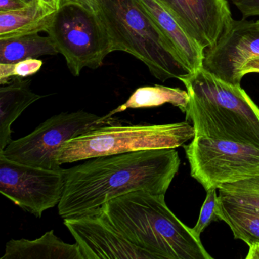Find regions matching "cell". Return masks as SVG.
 <instances>
[{
	"label": "cell",
	"instance_id": "cell-1",
	"mask_svg": "<svg viewBox=\"0 0 259 259\" xmlns=\"http://www.w3.org/2000/svg\"><path fill=\"white\" fill-rule=\"evenodd\" d=\"M180 166L176 148L88 159L65 169L59 215L68 219L95 213L110 200L136 191L166 195Z\"/></svg>",
	"mask_w": 259,
	"mask_h": 259
},
{
	"label": "cell",
	"instance_id": "cell-2",
	"mask_svg": "<svg viewBox=\"0 0 259 259\" xmlns=\"http://www.w3.org/2000/svg\"><path fill=\"white\" fill-rule=\"evenodd\" d=\"M100 212L128 240L154 259L213 258L200 236L171 211L165 195L130 192L110 200Z\"/></svg>",
	"mask_w": 259,
	"mask_h": 259
},
{
	"label": "cell",
	"instance_id": "cell-3",
	"mask_svg": "<svg viewBox=\"0 0 259 259\" xmlns=\"http://www.w3.org/2000/svg\"><path fill=\"white\" fill-rule=\"evenodd\" d=\"M189 96L186 121L195 137L230 141L259 148V107L241 85L204 67L181 80Z\"/></svg>",
	"mask_w": 259,
	"mask_h": 259
},
{
	"label": "cell",
	"instance_id": "cell-4",
	"mask_svg": "<svg viewBox=\"0 0 259 259\" xmlns=\"http://www.w3.org/2000/svg\"><path fill=\"white\" fill-rule=\"evenodd\" d=\"M98 16L108 32L113 51L128 53L142 61L161 81H181L191 72L170 40L138 0H99Z\"/></svg>",
	"mask_w": 259,
	"mask_h": 259
},
{
	"label": "cell",
	"instance_id": "cell-5",
	"mask_svg": "<svg viewBox=\"0 0 259 259\" xmlns=\"http://www.w3.org/2000/svg\"><path fill=\"white\" fill-rule=\"evenodd\" d=\"M195 136L188 121L159 125H108L72 138L57 152V163L82 161L95 157L146 150L177 148Z\"/></svg>",
	"mask_w": 259,
	"mask_h": 259
},
{
	"label": "cell",
	"instance_id": "cell-6",
	"mask_svg": "<svg viewBox=\"0 0 259 259\" xmlns=\"http://www.w3.org/2000/svg\"><path fill=\"white\" fill-rule=\"evenodd\" d=\"M46 32L74 76L84 68L101 67L113 52L110 36L98 14L76 4L60 7Z\"/></svg>",
	"mask_w": 259,
	"mask_h": 259
},
{
	"label": "cell",
	"instance_id": "cell-7",
	"mask_svg": "<svg viewBox=\"0 0 259 259\" xmlns=\"http://www.w3.org/2000/svg\"><path fill=\"white\" fill-rule=\"evenodd\" d=\"M113 121L84 110L61 113L47 119L28 136L12 140L0 155L27 166L60 170L63 168L57 163V152L65 142Z\"/></svg>",
	"mask_w": 259,
	"mask_h": 259
},
{
	"label": "cell",
	"instance_id": "cell-8",
	"mask_svg": "<svg viewBox=\"0 0 259 259\" xmlns=\"http://www.w3.org/2000/svg\"><path fill=\"white\" fill-rule=\"evenodd\" d=\"M183 147L191 177L206 191L259 176L257 147L202 137Z\"/></svg>",
	"mask_w": 259,
	"mask_h": 259
},
{
	"label": "cell",
	"instance_id": "cell-9",
	"mask_svg": "<svg viewBox=\"0 0 259 259\" xmlns=\"http://www.w3.org/2000/svg\"><path fill=\"white\" fill-rule=\"evenodd\" d=\"M65 179V169L34 167L0 155V192L36 218L60 204Z\"/></svg>",
	"mask_w": 259,
	"mask_h": 259
},
{
	"label": "cell",
	"instance_id": "cell-10",
	"mask_svg": "<svg viewBox=\"0 0 259 259\" xmlns=\"http://www.w3.org/2000/svg\"><path fill=\"white\" fill-rule=\"evenodd\" d=\"M84 259H154L132 243L101 212L64 219Z\"/></svg>",
	"mask_w": 259,
	"mask_h": 259
},
{
	"label": "cell",
	"instance_id": "cell-11",
	"mask_svg": "<svg viewBox=\"0 0 259 259\" xmlns=\"http://www.w3.org/2000/svg\"><path fill=\"white\" fill-rule=\"evenodd\" d=\"M259 57V24L233 19L214 48L205 51L203 67L224 81L240 85L242 66Z\"/></svg>",
	"mask_w": 259,
	"mask_h": 259
},
{
	"label": "cell",
	"instance_id": "cell-12",
	"mask_svg": "<svg viewBox=\"0 0 259 259\" xmlns=\"http://www.w3.org/2000/svg\"><path fill=\"white\" fill-rule=\"evenodd\" d=\"M203 48L216 46L233 22L228 0H156Z\"/></svg>",
	"mask_w": 259,
	"mask_h": 259
},
{
	"label": "cell",
	"instance_id": "cell-13",
	"mask_svg": "<svg viewBox=\"0 0 259 259\" xmlns=\"http://www.w3.org/2000/svg\"><path fill=\"white\" fill-rule=\"evenodd\" d=\"M138 2L175 47L191 73L201 69L205 50L156 0H138Z\"/></svg>",
	"mask_w": 259,
	"mask_h": 259
},
{
	"label": "cell",
	"instance_id": "cell-14",
	"mask_svg": "<svg viewBox=\"0 0 259 259\" xmlns=\"http://www.w3.org/2000/svg\"><path fill=\"white\" fill-rule=\"evenodd\" d=\"M0 259H84L77 242L66 243L56 236L54 230L34 240L12 239Z\"/></svg>",
	"mask_w": 259,
	"mask_h": 259
},
{
	"label": "cell",
	"instance_id": "cell-15",
	"mask_svg": "<svg viewBox=\"0 0 259 259\" xmlns=\"http://www.w3.org/2000/svg\"><path fill=\"white\" fill-rule=\"evenodd\" d=\"M15 78L0 88V151L12 141L13 122L33 103L44 96L31 91V80Z\"/></svg>",
	"mask_w": 259,
	"mask_h": 259
},
{
	"label": "cell",
	"instance_id": "cell-16",
	"mask_svg": "<svg viewBox=\"0 0 259 259\" xmlns=\"http://www.w3.org/2000/svg\"><path fill=\"white\" fill-rule=\"evenodd\" d=\"M56 12L37 2L22 10L0 12V39L46 32Z\"/></svg>",
	"mask_w": 259,
	"mask_h": 259
},
{
	"label": "cell",
	"instance_id": "cell-17",
	"mask_svg": "<svg viewBox=\"0 0 259 259\" xmlns=\"http://www.w3.org/2000/svg\"><path fill=\"white\" fill-rule=\"evenodd\" d=\"M218 215L233 232L235 239L248 246L259 244V208L218 196Z\"/></svg>",
	"mask_w": 259,
	"mask_h": 259
},
{
	"label": "cell",
	"instance_id": "cell-18",
	"mask_svg": "<svg viewBox=\"0 0 259 259\" xmlns=\"http://www.w3.org/2000/svg\"><path fill=\"white\" fill-rule=\"evenodd\" d=\"M189 96L187 91L179 88H169L155 84L136 89L124 104H121L108 114L106 119H111L113 115L122 113L128 109L151 108L170 104L186 113Z\"/></svg>",
	"mask_w": 259,
	"mask_h": 259
},
{
	"label": "cell",
	"instance_id": "cell-19",
	"mask_svg": "<svg viewBox=\"0 0 259 259\" xmlns=\"http://www.w3.org/2000/svg\"><path fill=\"white\" fill-rule=\"evenodd\" d=\"M58 54L51 39L39 34L0 39V63L3 64Z\"/></svg>",
	"mask_w": 259,
	"mask_h": 259
},
{
	"label": "cell",
	"instance_id": "cell-20",
	"mask_svg": "<svg viewBox=\"0 0 259 259\" xmlns=\"http://www.w3.org/2000/svg\"><path fill=\"white\" fill-rule=\"evenodd\" d=\"M218 190L220 198L259 208V176L222 185Z\"/></svg>",
	"mask_w": 259,
	"mask_h": 259
},
{
	"label": "cell",
	"instance_id": "cell-21",
	"mask_svg": "<svg viewBox=\"0 0 259 259\" xmlns=\"http://www.w3.org/2000/svg\"><path fill=\"white\" fill-rule=\"evenodd\" d=\"M43 62L38 59H29L11 64L0 63V84H8L12 78H27L41 69Z\"/></svg>",
	"mask_w": 259,
	"mask_h": 259
},
{
	"label": "cell",
	"instance_id": "cell-22",
	"mask_svg": "<svg viewBox=\"0 0 259 259\" xmlns=\"http://www.w3.org/2000/svg\"><path fill=\"white\" fill-rule=\"evenodd\" d=\"M215 188L206 191L205 200L203 203L200 212L199 218L195 227L192 228L194 233L200 236L201 233L211 224L213 221H220L218 215V195Z\"/></svg>",
	"mask_w": 259,
	"mask_h": 259
},
{
	"label": "cell",
	"instance_id": "cell-23",
	"mask_svg": "<svg viewBox=\"0 0 259 259\" xmlns=\"http://www.w3.org/2000/svg\"><path fill=\"white\" fill-rule=\"evenodd\" d=\"M238 9L243 19L259 16V0H230Z\"/></svg>",
	"mask_w": 259,
	"mask_h": 259
},
{
	"label": "cell",
	"instance_id": "cell-24",
	"mask_svg": "<svg viewBox=\"0 0 259 259\" xmlns=\"http://www.w3.org/2000/svg\"><path fill=\"white\" fill-rule=\"evenodd\" d=\"M35 0H0V12H11L27 8Z\"/></svg>",
	"mask_w": 259,
	"mask_h": 259
},
{
	"label": "cell",
	"instance_id": "cell-25",
	"mask_svg": "<svg viewBox=\"0 0 259 259\" xmlns=\"http://www.w3.org/2000/svg\"><path fill=\"white\" fill-rule=\"evenodd\" d=\"M67 4H76L81 6L91 11L98 14L101 5L99 0H60V7Z\"/></svg>",
	"mask_w": 259,
	"mask_h": 259
},
{
	"label": "cell",
	"instance_id": "cell-26",
	"mask_svg": "<svg viewBox=\"0 0 259 259\" xmlns=\"http://www.w3.org/2000/svg\"><path fill=\"white\" fill-rule=\"evenodd\" d=\"M252 73L259 74V57H253L250 59L241 69L240 75L242 78L248 74Z\"/></svg>",
	"mask_w": 259,
	"mask_h": 259
},
{
	"label": "cell",
	"instance_id": "cell-27",
	"mask_svg": "<svg viewBox=\"0 0 259 259\" xmlns=\"http://www.w3.org/2000/svg\"><path fill=\"white\" fill-rule=\"evenodd\" d=\"M40 5L50 10L57 11L60 9V0H35Z\"/></svg>",
	"mask_w": 259,
	"mask_h": 259
},
{
	"label": "cell",
	"instance_id": "cell-28",
	"mask_svg": "<svg viewBox=\"0 0 259 259\" xmlns=\"http://www.w3.org/2000/svg\"><path fill=\"white\" fill-rule=\"evenodd\" d=\"M248 253L245 259H259V244L250 245Z\"/></svg>",
	"mask_w": 259,
	"mask_h": 259
},
{
	"label": "cell",
	"instance_id": "cell-29",
	"mask_svg": "<svg viewBox=\"0 0 259 259\" xmlns=\"http://www.w3.org/2000/svg\"><path fill=\"white\" fill-rule=\"evenodd\" d=\"M257 22H258V24H259V20H257Z\"/></svg>",
	"mask_w": 259,
	"mask_h": 259
}]
</instances>
